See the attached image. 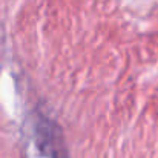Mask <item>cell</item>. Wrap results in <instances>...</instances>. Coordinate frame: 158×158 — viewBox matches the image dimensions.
Wrapping results in <instances>:
<instances>
[{
	"instance_id": "obj_1",
	"label": "cell",
	"mask_w": 158,
	"mask_h": 158,
	"mask_svg": "<svg viewBox=\"0 0 158 158\" xmlns=\"http://www.w3.org/2000/svg\"><path fill=\"white\" fill-rule=\"evenodd\" d=\"M28 158H68L64 135L58 123L34 110L25 123Z\"/></svg>"
}]
</instances>
